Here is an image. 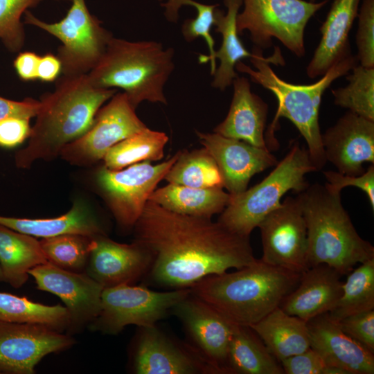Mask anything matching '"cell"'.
<instances>
[{
    "mask_svg": "<svg viewBox=\"0 0 374 374\" xmlns=\"http://www.w3.org/2000/svg\"><path fill=\"white\" fill-rule=\"evenodd\" d=\"M47 262L73 272H85L93 237L64 234L42 238L39 241Z\"/></svg>",
    "mask_w": 374,
    "mask_h": 374,
    "instance_id": "e575fe53",
    "label": "cell"
},
{
    "mask_svg": "<svg viewBox=\"0 0 374 374\" xmlns=\"http://www.w3.org/2000/svg\"><path fill=\"white\" fill-rule=\"evenodd\" d=\"M249 60L256 69L242 61L235 69L249 75L252 82L269 90L278 100V109L269 130V139H273V131L279 117L288 118L298 129L308 145L310 159L317 171L321 170L327 161L321 141L319 124V111L322 96L327 88L338 78L347 75L357 64V56L352 54L335 64L317 82L308 85L291 84L280 79L272 70L269 64H284L278 48L269 57L263 56V50L253 46Z\"/></svg>",
    "mask_w": 374,
    "mask_h": 374,
    "instance_id": "277c9868",
    "label": "cell"
},
{
    "mask_svg": "<svg viewBox=\"0 0 374 374\" xmlns=\"http://www.w3.org/2000/svg\"><path fill=\"white\" fill-rule=\"evenodd\" d=\"M151 264L150 252L139 242L121 244L99 235L93 237L85 272L106 288L138 280Z\"/></svg>",
    "mask_w": 374,
    "mask_h": 374,
    "instance_id": "ffe728a7",
    "label": "cell"
},
{
    "mask_svg": "<svg viewBox=\"0 0 374 374\" xmlns=\"http://www.w3.org/2000/svg\"><path fill=\"white\" fill-rule=\"evenodd\" d=\"M40 102L31 98L21 101L0 96V121L10 116L31 118L36 116Z\"/></svg>",
    "mask_w": 374,
    "mask_h": 374,
    "instance_id": "ee69618b",
    "label": "cell"
},
{
    "mask_svg": "<svg viewBox=\"0 0 374 374\" xmlns=\"http://www.w3.org/2000/svg\"><path fill=\"white\" fill-rule=\"evenodd\" d=\"M0 321L42 325L62 332L70 324L65 306L46 305L3 292H0Z\"/></svg>",
    "mask_w": 374,
    "mask_h": 374,
    "instance_id": "4dcf8cb0",
    "label": "cell"
},
{
    "mask_svg": "<svg viewBox=\"0 0 374 374\" xmlns=\"http://www.w3.org/2000/svg\"><path fill=\"white\" fill-rule=\"evenodd\" d=\"M374 310V258L360 263L343 283L342 294L334 308L328 312L337 322L343 318Z\"/></svg>",
    "mask_w": 374,
    "mask_h": 374,
    "instance_id": "836d02e7",
    "label": "cell"
},
{
    "mask_svg": "<svg viewBox=\"0 0 374 374\" xmlns=\"http://www.w3.org/2000/svg\"><path fill=\"white\" fill-rule=\"evenodd\" d=\"M232 84L233 95L229 111L225 119L214 129V132L267 148L264 136L267 105L251 92L246 77L238 76Z\"/></svg>",
    "mask_w": 374,
    "mask_h": 374,
    "instance_id": "603a6c76",
    "label": "cell"
},
{
    "mask_svg": "<svg viewBox=\"0 0 374 374\" xmlns=\"http://www.w3.org/2000/svg\"><path fill=\"white\" fill-rule=\"evenodd\" d=\"M134 227L135 240L152 255L146 276L162 287L190 288L206 276L257 260L249 236L211 218L174 213L149 200Z\"/></svg>",
    "mask_w": 374,
    "mask_h": 374,
    "instance_id": "6da1fadb",
    "label": "cell"
},
{
    "mask_svg": "<svg viewBox=\"0 0 374 374\" xmlns=\"http://www.w3.org/2000/svg\"><path fill=\"white\" fill-rule=\"evenodd\" d=\"M180 151L157 165L145 161L124 169L112 170L105 166L96 174V183L118 224L134 227L151 193L178 159Z\"/></svg>",
    "mask_w": 374,
    "mask_h": 374,
    "instance_id": "8fae6325",
    "label": "cell"
},
{
    "mask_svg": "<svg viewBox=\"0 0 374 374\" xmlns=\"http://www.w3.org/2000/svg\"><path fill=\"white\" fill-rule=\"evenodd\" d=\"M315 171L308 150L298 143L293 144L263 180L240 194L230 195L217 222L235 233L249 236L262 219L281 204L287 192L303 191L309 186L305 175Z\"/></svg>",
    "mask_w": 374,
    "mask_h": 374,
    "instance_id": "52a82bcc",
    "label": "cell"
},
{
    "mask_svg": "<svg viewBox=\"0 0 374 374\" xmlns=\"http://www.w3.org/2000/svg\"><path fill=\"white\" fill-rule=\"evenodd\" d=\"M46 262L35 237L0 224V267L5 283L20 288L26 283L29 271Z\"/></svg>",
    "mask_w": 374,
    "mask_h": 374,
    "instance_id": "4316f807",
    "label": "cell"
},
{
    "mask_svg": "<svg viewBox=\"0 0 374 374\" xmlns=\"http://www.w3.org/2000/svg\"><path fill=\"white\" fill-rule=\"evenodd\" d=\"M224 3L226 12L216 8L213 24L215 31L222 35V44L215 52L214 58L220 60V65L213 75L211 85L220 91H224L238 76L235 72L236 64L251 55L240 40L236 25L242 0H224Z\"/></svg>",
    "mask_w": 374,
    "mask_h": 374,
    "instance_id": "83f0119b",
    "label": "cell"
},
{
    "mask_svg": "<svg viewBox=\"0 0 374 374\" xmlns=\"http://www.w3.org/2000/svg\"><path fill=\"white\" fill-rule=\"evenodd\" d=\"M360 0H334L320 28L321 37L306 73L309 78L323 75L337 62L351 55L348 40L357 17Z\"/></svg>",
    "mask_w": 374,
    "mask_h": 374,
    "instance_id": "cb8c5ba5",
    "label": "cell"
},
{
    "mask_svg": "<svg viewBox=\"0 0 374 374\" xmlns=\"http://www.w3.org/2000/svg\"><path fill=\"white\" fill-rule=\"evenodd\" d=\"M163 179L169 184L193 188H224L217 165L205 148L180 151Z\"/></svg>",
    "mask_w": 374,
    "mask_h": 374,
    "instance_id": "d6a6232c",
    "label": "cell"
},
{
    "mask_svg": "<svg viewBox=\"0 0 374 374\" xmlns=\"http://www.w3.org/2000/svg\"><path fill=\"white\" fill-rule=\"evenodd\" d=\"M30 119L10 116L0 121V147L11 148L28 139L31 132Z\"/></svg>",
    "mask_w": 374,
    "mask_h": 374,
    "instance_id": "7bdbcfd3",
    "label": "cell"
},
{
    "mask_svg": "<svg viewBox=\"0 0 374 374\" xmlns=\"http://www.w3.org/2000/svg\"><path fill=\"white\" fill-rule=\"evenodd\" d=\"M116 89L93 86L87 74L62 75L53 92L44 93L27 146L15 154L18 168H28L38 159H51L91 126L98 109Z\"/></svg>",
    "mask_w": 374,
    "mask_h": 374,
    "instance_id": "7a4b0ae2",
    "label": "cell"
},
{
    "mask_svg": "<svg viewBox=\"0 0 374 374\" xmlns=\"http://www.w3.org/2000/svg\"><path fill=\"white\" fill-rule=\"evenodd\" d=\"M74 344L71 335L45 326L0 321V373L33 374L44 357Z\"/></svg>",
    "mask_w": 374,
    "mask_h": 374,
    "instance_id": "5bb4252c",
    "label": "cell"
},
{
    "mask_svg": "<svg viewBox=\"0 0 374 374\" xmlns=\"http://www.w3.org/2000/svg\"><path fill=\"white\" fill-rule=\"evenodd\" d=\"M124 92L116 93L96 113L89 129L60 152L69 163L87 166L103 159L120 141L148 127L137 116Z\"/></svg>",
    "mask_w": 374,
    "mask_h": 374,
    "instance_id": "7c38bea8",
    "label": "cell"
},
{
    "mask_svg": "<svg viewBox=\"0 0 374 374\" xmlns=\"http://www.w3.org/2000/svg\"><path fill=\"white\" fill-rule=\"evenodd\" d=\"M249 327L280 363L310 348L307 321L288 314L280 307Z\"/></svg>",
    "mask_w": 374,
    "mask_h": 374,
    "instance_id": "484cf974",
    "label": "cell"
},
{
    "mask_svg": "<svg viewBox=\"0 0 374 374\" xmlns=\"http://www.w3.org/2000/svg\"><path fill=\"white\" fill-rule=\"evenodd\" d=\"M226 374H284L280 362L249 326L235 325L229 343Z\"/></svg>",
    "mask_w": 374,
    "mask_h": 374,
    "instance_id": "f546056e",
    "label": "cell"
},
{
    "mask_svg": "<svg viewBox=\"0 0 374 374\" xmlns=\"http://www.w3.org/2000/svg\"><path fill=\"white\" fill-rule=\"evenodd\" d=\"M0 224L42 238L64 234L89 237L106 235L105 228L96 215L80 200L75 201L67 213L56 217L30 219L0 215Z\"/></svg>",
    "mask_w": 374,
    "mask_h": 374,
    "instance_id": "d4e9b609",
    "label": "cell"
},
{
    "mask_svg": "<svg viewBox=\"0 0 374 374\" xmlns=\"http://www.w3.org/2000/svg\"><path fill=\"white\" fill-rule=\"evenodd\" d=\"M42 1L0 0V39L10 52H19L25 42L21 16Z\"/></svg>",
    "mask_w": 374,
    "mask_h": 374,
    "instance_id": "74e56055",
    "label": "cell"
},
{
    "mask_svg": "<svg viewBox=\"0 0 374 374\" xmlns=\"http://www.w3.org/2000/svg\"><path fill=\"white\" fill-rule=\"evenodd\" d=\"M56 1H71V0H56Z\"/></svg>",
    "mask_w": 374,
    "mask_h": 374,
    "instance_id": "c3c4849f",
    "label": "cell"
},
{
    "mask_svg": "<svg viewBox=\"0 0 374 374\" xmlns=\"http://www.w3.org/2000/svg\"><path fill=\"white\" fill-rule=\"evenodd\" d=\"M351 71L348 84L331 91L335 104L374 121V67L357 64Z\"/></svg>",
    "mask_w": 374,
    "mask_h": 374,
    "instance_id": "8d00e7d4",
    "label": "cell"
},
{
    "mask_svg": "<svg viewBox=\"0 0 374 374\" xmlns=\"http://www.w3.org/2000/svg\"><path fill=\"white\" fill-rule=\"evenodd\" d=\"M258 227L264 262L301 274L310 268L307 227L298 196L286 197Z\"/></svg>",
    "mask_w": 374,
    "mask_h": 374,
    "instance_id": "4fadbf2b",
    "label": "cell"
},
{
    "mask_svg": "<svg viewBox=\"0 0 374 374\" xmlns=\"http://www.w3.org/2000/svg\"><path fill=\"white\" fill-rule=\"evenodd\" d=\"M326 179L325 184L330 189L341 192L347 186H353L366 193L373 210L374 209V166L371 165L359 176H349L340 172L328 170L323 172Z\"/></svg>",
    "mask_w": 374,
    "mask_h": 374,
    "instance_id": "b9f144b4",
    "label": "cell"
},
{
    "mask_svg": "<svg viewBox=\"0 0 374 374\" xmlns=\"http://www.w3.org/2000/svg\"><path fill=\"white\" fill-rule=\"evenodd\" d=\"M196 134L201 144L215 159L223 186L231 195L244 191L255 174L276 166L278 162L268 148L254 146L215 132L196 131Z\"/></svg>",
    "mask_w": 374,
    "mask_h": 374,
    "instance_id": "ac0fdd59",
    "label": "cell"
},
{
    "mask_svg": "<svg viewBox=\"0 0 374 374\" xmlns=\"http://www.w3.org/2000/svg\"><path fill=\"white\" fill-rule=\"evenodd\" d=\"M183 323L193 348L216 373L226 374L229 343L235 325L212 307L190 294L170 312Z\"/></svg>",
    "mask_w": 374,
    "mask_h": 374,
    "instance_id": "2e32d148",
    "label": "cell"
},
{
    "mask_svg": "<svg viewBox=\"0 0 374 374\" xmlns=\"http://www.w3.org/2000/svg\"><path fill=\"white\" fill-rule=\"evenodd\" d=\"M340 195L326 184H314L298 197L307 227L309 267L325 264L343 276L374 258V247L357 232Z\"/></svg>",
    "mask_w": 374,
    "mask_h": 374,
    "instance_id": "5b68a950",
    "label": "cell"
},
{
    "mask_svg": "<svg viewBox=\"0 0 374 374\" xmlns=\"http://www.w3.org/2000/svg\"><path fill=\"white\" fill-rule=\"evenodd\" d=\"M39 59V55L33 51L18 53L13 61V66L21 80L30 82L37 80Z\"/></svg>",
    "mask_w": 374,
    "mask_h": 374,
    "instance_id": "f6af8a7d",
    "label": "cell"
},
{
    "mask_svg": "<svg viewBox=\"0 0 374 374\" xmlns=\"http://www.w3.org/2000/svg\"><path fill=\"white\" fill-rule=\"evenodd\" d=\"M29 275L37 289L57 296L64 303L70 318L66 334L80 332L99 315L104 287L86 272L69 271L47 262L31 269Z\"/></svg>",
    "mask_w": 374,
    "mask_h": 374,
    "instance_id": "9a60e30c",
    "label": "cell"
},
{
    "mask_svg": "<svg viewBox=\"0 0 374 374\" xmlns=\"http://www.w3.org/2000/svg\"><path fill=\"white\" fill-rule=\"evenodd\" d=\"M189 5L194 6L197 10V16L194 19H186L181 27V33L188 42H190L201 37L204 39L208 48V55L200 54L199 62L200 64L210 62L211 73L215 72L216 60L215 55V41L211 33L214 24V15L218 4L206 5L193 0H168L165 6V15L170 21L177 20V11L181 6Z\"/></svg>",
    "mask_w": 374,
    "mask_h": 374,
    "instance_id": "d590c367",
    "label": "cell"
},
{
    "mask_svg": "<svg viewBox=\"0 0 374 374\" xmlns=\"http://www.w3.org/2000/svg\"><path fill=\"white\" fill-rule=\"evenodd\" d=\"M327 1L242 0L244 9L236 17L238 32L241 35L248 30L254 46L262 50L271 46L276 38L297 57H303L305 26Z\"/></svg>",
    "mask_w": 374,
    "mask_h": 374,
    "instance_id": "9c48e42d",
    "label": "cell"
},
{
    "mask_svg": "<svg viewBox=\"0 0 374 374\" xmlns=\"http://www.w3.org/2000/svg\"><path fill=\"white\" fill-rule=\"evenodd\" d=\"M310 347L346 374H373L374 353L346 334L328 313L307 321Z\"/></svg>",
    "mask_w": 374,
    "mask_h": 374,
    "instance_id": "44dd1931",
    "label": "cell"
},
{
    "mask_svg": "<svg viewBox=\"0 0 374 374\" xmlns=\"http://www.w3.org/2000/svg\"><path fill=\"white\" fill-rule=\"evenodd\" d=\"M0 282H4L2 271L0 267Z\"/></svg>",
    "mask_w": 374,
    "mask_h": 374,
    "instance_id": "7dc6e473",
    "label": "cell"
},
{
    "mask_svg": "<svg viewBox=\"0 0 374 374\" xmlns=\"http://www.w3.org/2000/svg\"><path fill=\"white\" fill-rule=\"evenodd\" d=\"M168 141L166 133L146 127L111 148L103 158L104 166L118 170L141 161L160 160Z\"/></svg>",
    "mask_w": 374,
    "mask_h": 374,
    "instance_id": "1f68e13d",
    "label": "cell"
},
{
    "mask_svg": "<svg viewBox=\"0 0 374 374\" xmlns=\"http://www.w3.org/2000/svg\"><path fill=\"white\" fill-rule=\"evenodd\" d=\"M132 367L137 374L216 373L191 346L175 343L156 326L141 328L132 348Z\"/></svg>",
    "mask_w": 374,
    "mask_h": 374,
    "instance_id": "e0dca14e",
    "label": "cell"
},
{
    "mask_svg": "<svg viewBox=\"0 0 374 374\" xmlns=\"http://www.w3.org/2000/svg\"><path fill=\"white\" fill-rule=\"evenodd\" d=\"M62 73V64L57 55L46 53L39 56L37 66V80L51 82L55 81Z\"/></svg>",
    "mask_w": 374,
    "mask_h": 374,
    "instance_id": "bcb514c9",
    "label": "cell"
},
{
    "mask_svg": "<svg viewBox=\"0 0 374 374\" xmlns=\"http://www.w3.org/2000/svg\"><path fill=\"white\" fill-rule=\"evenodd\" d=\"M174 50L155 41L130 42L113 37L87 75L95 87L121 89L136 109L143 101L167 104L164 86L174 70Z\"/></svg>",
    "mask_w": 374,
    "mask_h": 374,
    "instance_id": "8992f818",
    "label": "cell"
},
{
    "mask_svg": "<svg viewBox=\"0 0 374 374\" xmlns=\"http://www.w3.org/2000/svg\"><path fill=\"white\" fill-rule=\"evenodd\" d=\"M321 141L326 161L341 174L359 176L365 171L364 163H374V121L348 111L321 134Z\"/></svg>",
    "mask_w": 374,
    "mask_h": 374,
    "instance_id": "d6986e66",
    "label": "cell"
},
{
    "mask_svg": "<svg viewBox=\"0 0 374 374\" xmlns=\"http://www.w3.org/2000/svg\"><path fill=\"white\" fill-rule=\"evenodd\" d=\"M337 323L346 334L374 353V310L347 316Z\"/></svg>",
    "mask_w": 374,
    "mask_h": 374,
    "instance_id": "60d3db41",
    "label": "cell"
},
{
    "mask_svg": "<svg viewBox=\"0 0 374 374\" xmlns=\"http://www.w3.org/2000/svg\"><path fill=\"white\" fill-rule=\"evenodd\" d=\"M357 17L356 56L359 64L374 67V0H363Z\"/></svg>",
    "mask_w": 374,
    "mask_h": 374,
    "instance_id": "f35d334b",
    "label": "cell"
},
{
    "mask_svg": "<svg viewBox=\"0 0 374 374\" xmlns=\"http://www.w3.org/2000/svg\"><path fill=\"white\" fill-rule=\"evenodd\" d=\"M301 276L257 259L235 271L206 276L190 291L231 323L249 327L279 307Z\"/></svg>",
    "mask_w": 374,
    "mask_h": 374,
    "instance_id": "3957f363",
    "label": "cell"
},
{
    "mask_svg": "<svg viewBox=\"0 0 374 374\" xmlns=\"http://www.w3.org/2000/svg\"><path fill=\"white\" fill-rule=\"evenodd\" d=\"M341 276L325 264L310 267L301 274L298 285L279 307L288 314L305 321L328 313L342 294Z\"/></svg>",
    "mask_w": 374,
    "mask_h": 374,
    "instance_id": "7402d4cb",
    "label": "cell"
},
{
    "mask_svg": "<svg viewBox=\"0 0 374 374\" xmlns=\"http://www.w3.org/2000/svg\"><path fill=\"white\" fill-rule=\"evenodd\" d=\"M189 294L190 288L157 292L131 284L106 287L101 295L100 312L89 327L110 335L128 325L152 327Z\"/></svg>",
    "mask_w": 374,
    "mask_h": 374,
    "instance_id": "30bf717a",
    "label": "cell"
},
{
    "mask_svg": "<svg viewBox=\"0 0 374 374\" xmlns=\"http://www.w3.org/2000/svg\"><path fill=\"white\" fill-rule=\"evenodd\" d=\"M316 0H310L311 2H314Z\"/></svg>",
    "mask_w": 374,
    "mask_h": 374,
    "instance_id": "681fc988",
    "label": "cell"
},
{
    "mask_svg": "<svg viewBox=\"0 0 374 374\" xmlns=\"http://www.w3.org/2000/svg\"><path fill=\"white\" fill-rule=\"evenodd\" d=\"M71 6L60 21L48 23L29 10L24 23L36 26L61 41L57 56L64 75L87 74L98 63L113 37L89 10L85 0H71Z\"/></svg>",
    "mask_w": 374,
    "mask_h": 374,
    "instance_id": "ba28073f",
    "label": "cell"
},
{
    "mask_svg": "<svg viewBox=\"0 0 374 374\" xmlns=\"http://www.w3.org/2000/svg\"><path fill=\"white\" fill-rule=\"evenodd\" d=\"M230 197L222 188H199L169 184L154 190L148 200L174 213L211 218L222 212Z\"/></svg>",
    "mask_w": 374,
    "mask_h": 374,
    "instance_id": "f1b7e54d",
    "label": "cell"
},
{
    "mask_svg": "<svg viewBox=\"0 0 374 374\" xmlns=\"http://www.w3.org/2000/svg\"><path fill=\"white\" fill-rule=\"evenodd\" d=\"M284 374H346L337 367L329 366L310 347L306 350L280 362Z\"/></svg>",
    "mask_w": 374,
    "mask_h": 374,
    "instance_id": "ab89813d",
    "label": "cell"
}]
</instances>
